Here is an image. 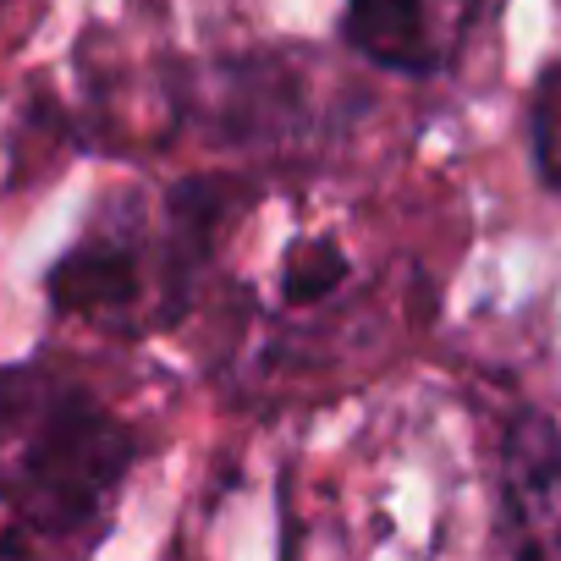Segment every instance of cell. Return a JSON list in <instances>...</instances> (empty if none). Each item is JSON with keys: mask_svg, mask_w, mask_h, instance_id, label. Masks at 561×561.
I'll list each match as a JSON object with an SVG mask.
<instances>
[{"mask_svg": "<svg viewBox=\"0 0 561 561\" xmlns=\"http://www.w3.org/2000/svg\"><path fill=\"white\" fill-rule=\"evenodd\" d=\"M528 138H534V171L550 193H561V61H550L534 83L528 105Z\"/></svg>", "mask_w": 561, "mask_h": 561, "instance_id": "obj_6", "label": "cell"}, {"mask_svg": "<svg viewBox=\"0 0 561 561\" xmlns=\"http://www.w3.org/2000/svg\"><path fill=\"white\" fill-rule=\"evenodd\" d=\"M226 231V187L187 176L160 193V204L122 198L105 204L89 231L45 270V298L56 314L138 331L182 320L193 287Z\"/></svg>", "mask_w": 561, "mask_h": 561, "instance_id": "obj_2", "label": "cell"}, {"mask_svg": "<svg viewBox=\"0 0 561 561\" xmlns=\"http://www.w3.org/2000/svg\"><path fill=\"white\" fill-rule=\"evenodd\" d=\"M138 435L50 364L0 369V512L23 539L100 545L138 468Z\"/></svg>", "mask_w": 561, "mask_h": 561, "instance_id": "obj_1", "label": "cell"}, {"mask_svg": "<svg viewBox=\"0 0 561 561\" xmlns=\"http://www.w3.org/2000/svg\"><path fill=\"white\" fill-rule=\"evenodd\" d=\"M501 550L561 556V430L550 413H512L495 457Z\"/></svg>", "mask_w": 561, "mask_h": 561, "instance_id": "obj_4", "label": "cell"}, {"mask_svg": "<svg viewBox=\"0 0 561 561\" xmlns=\"http://www.w3.org/2000/svg\"><path fill=\"white\" fill-rule=\"evenodd\" d=\"M353 275L347 264V248L336 237H304L280 253V270H275V293H280V309H314L325 304L331 293H342V280Z\"/></svg>", "mask_w": 561, "mask_h": 561, "instance_id": "obj_5", "label": "cell"}, {"mask_svg": "<svg viewBox=\"0 0 561 561\" xmlns=\"http://www.w3.org/2000/svg\"><path fill=\"white\" fill-rule=\"evenodd\" d=\"M490 0H347L342 39L380 72L440 78L462 56Z\"/></svg>", "mask_w": 561, "mask_h": 561, "instance_id": "obj_3", "label": "cell"}]
</instances>
